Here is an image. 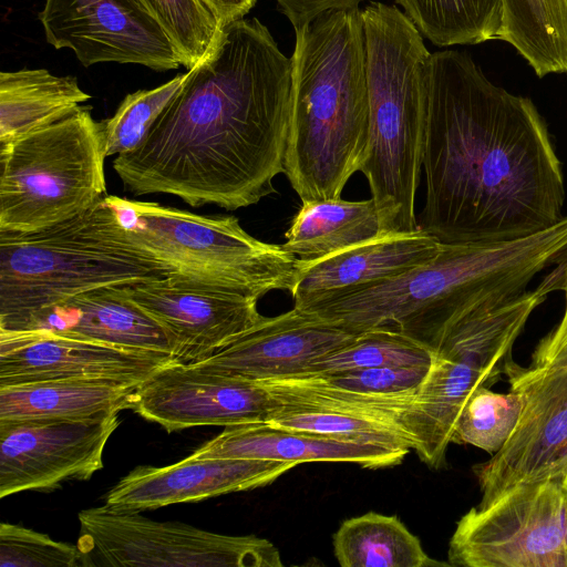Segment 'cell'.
Returning a JSON list of instances; mask_svg holds the SVG:
<instances>
[{
  "label": "cell",
  "instance_id": "obj_29",
  "mask_svg": "<svg viewBox=\"0 0 567 567\" xmlns=\"http://www.w3.org/2000/svg\"><path fill=\"white\" fill-rule=\"evenodd\" d=\"M395 3L435 45L499 40L503 0H395Z\"/></svg>",
  "mask_w": 567,
  "mask_h": 567
},
{
  "label": "cell",
  "instance_id": "obj_9",
  "mask_svg": "<svg viewBox=\"0 0 567 567\" xmlns=\"http://www.w3.org/2000/svg\"><path fill=\"white\" fill-rule=\"evenodd\" d=\"M78 546L87 566L282 567L279 549L255 535L218 534L109 505L81 511Z\"/></svg>",
  "mask_w": 567,
  "mask_h": 567
},
{
  "label": "cell",
  "instance_id": "obj_2",
  "mask_svg": "<svg viewBox=\"0 0 567 567\" xmlns=\"http://www.w3.org/2000/svg\"><path fill=\"white\" fill-rule=\"evenodd\" d=\"M417 226L442 244L526 237L558 223L565 184L533 101L457 50L431 54Z\"/></svg>",
  "mask_w": 567,
  "mask_h": 567
},
{
  "label": "cell",
  "instance_id": "obj_22",
  "mask_svg": "<svg viewBox=\"0 0 567 567\" xmlns=\"http://www.w3.org/2000/svg\"><path fill=\"white\" fill-rule=\"evenodd\" d=\"M497 382L488 372L433 351L429 370L402 416L413 451L433 470L445 464L457 419L472 393Z\"/></svg>",
  "mask_w": 567,
  "mask_h": 567
},
{
  "label": "cell",
  "instance_id": "obj_16",
  "mask_svg": "<svg viewBox=\"0 0 567 567\" xmlns=\"http://www.w3.org/2000/svg\"><path fill=\"white\" fill-rule=\"evenodd\" d=\"M173 357L61 336L0 331V388L61 379L142 383Z\"/></svg>",
  "mask_w": 567,
  "mask_h": 567
},
{
  "label": "cell",
  "instance_id": "obj_11",
  "mask_svg": "<svg viewBox=\"0 0 567 567\" xmlns=\"http://www.w3.org/2000/svg\"><path fill=\"white\" fill-rule=\"evenodd\" d=\"M523 398L516 427L488 461L473 466L485 505L503 491L547 478L567 468V364L520 367L506 373Z\"/></svg>",
  "mask_w": 567,
  "mask_h": 567
},
{
  "label": "cell",
  "instance_id": "obj_37",
  "mask_svg": "<svg viewBox=\"0 0 567 567\" xmlns=\"http://www.w3.org/2000/svg\"><path fill=\"white\" fill-rule=\"evenodd\" d=\"M280 11L299 29L331 10L359 7L361 0H276Z\"/></svg>",
  "mask_w": 567,
  "mask_h": 567
},
{
  "label": "cell",
  "instance_id": "obj_40",
  "mask_svg": "<svg viewBox=\"0 0 567 567\" xmlns=\"http://www.w3.org/2000/svg\"><path fill=\"white\" fill-rule=\"evenodd\" d=\"M561 480L564 481L565 484H567V468H566Z\"/></svg>",
  "mask_w": 567,
  "mask_h": 567
},
{
  "label": "cell",
  "instance_id": "obj_34",
  "mask_svg": "<svg viewBox=\"0 0 567 567\" xmlns=\"http://www.w3.org/2000/svg\"><path fill=\"white\" fill-rule=\"evenodd\" d=\"M190 70L213 49L220 24L200 0H141Z\"/></svg>",
  "mask_w": 567,
  "mask_h": 567
},
{
  "label": "cell",
  "instance_id": "obj_7",
  "mask_svg": "<svg viewBox=\"0 0 567 567\" xmlns=\"http://www.w3.org/2000/svg\"><path fill=\"white\" fill-rule=\"evenodd\" d=\"M0 146V230L51 227L106 192L102 126L89 106Z\"/></svg>",
  "mask_w": 567,
  "mask_h": 567
},
{
  "label": "cell",
  "instance_id": "obj_19",
  "mask_svg": "<svg viewBox=\"0 0 567 567\" xmlns=\"http://www.w3.org/2000/svg\"><path fill=\"white\" fill-rule=\"evenodd\" d=\"M440 244L421 229L388 233L323 259L297 260L293 307L307 309L402 275L432 259Z\"/></svg>",
  "mask_w": 567,
  "mask_h": 567
},
{
  "label": "cell",
  "instance_id": "obj_13",
  "mask_svg": "<svg viewBox=\"0 0 567 567\" xmlns=\"http://www.w3.org/2000/svg\"><path fill=\"white\" fill-rule=\"evenodd\" d=\"M39 19L55 49H70L84 66L102 62L155 71L183 65L173 42L141 0H45Z\"/></svg>",
  "mask_w": 567,
  "mask_h": 567
},
{
  "label": "cell",
  "instance_id": "obj_33",
  "mask_svg": "<svg viewBox=\"0 0 567 567\" xmlns=\"http://www.w3.org/2000/svg\"><path fill=\"white\" fill-rule=\"evenodd\" d=\"M522 410L523 398L517 391L498 393L481 386L465 403L452 443L470 444L493 455L512 435Z\"/></svg>",
  "mask_w": 567,
  "mask_h": 567
},
{
  "label": "cell",
  "instance_id": "obj_28",
  "mask_svg": "<svg viewBox=\"0 0 567 567\" xmlns=\"http://www.w3.org/2000/svg\"><path fill=\"white\" fill-rule=\"evenodd\" d=\"M499 40L539 78L567 73V0H503Z\"/></svg>",
  "mask_w": 567,
  "mask_h": 567
},
{
  "label": "cell",
  "instance_id": "obj_30",
  "mask_svg": "<svg viewBox=\"0 0 567 567\" xmlns=\"http://www.w3.org/2000/svg\"><path fill=\"white\" fill-rule=\"evenodd\" d=\"M265 422L350 442L413 450L411 439L398 427L354 411L277 401Z\"/></svg>",
  "mask_w": 567,
  "mask_h": 567
},
{
  "label": "cell",
  "instance_id": "obj_24",
  "mask_svg": "<svg viewBox=\"0 0 567 567\" xmlns=\"http://www.w3.org/2000/svg\"><path fill=\"white\" fill-rule=\"evenodd\" d=\"M141 383L61 379L0 388V421L90 419L134 408Z\"/></svg>",
  "mask_w": 567,
  "mask_h": 567
},
{
  "label": "cell",
  "instance_id": "obj_39",
  "mask_svg": "<svg viewBox=\"0 0 567 567\" xmlns=\"http://www.w3.org/2000/svg\"><path fill=\"white\" fill-rule=\"evenodd\" d=\"M536 288L546 297L554 291L567 293V258L554 266Z\"/></svg>",
  "mask_w": 567,
  "mask_h": 567
},
{
  "label": "cell",
  "instance_id": "obj_27",
  "mask_svg": "<svg viewBox=\"0 0 567 567\" xmlns=\"http://www.w3.org/2000/svg\"><path fill=\"white\" fill-rule=\"evenodd\" d=\"M332 540L341 567L451 566L430 557L421 540L395 515L369 512L346 519Z\"/></svg>",
  "mask_w": 567,
  "mask_h": 567
},
{
  "label": "cell",
  "instance_id": "obj_38",
  "mask_svg": "<svg viewBox=\"0 0 567 567\" xmlns=\"http://www.w3.org/2000/svg\"><path fill=\"white\" fill-rule=\"evenodd\" d=\"M220 27L244 19L257 0H200Z\"/></svg>",
  "mask_w": 567,
  "mask_h": 567
},
{
  "label": "cell",
  "instance_id": "obj_31",
  "mask_svg": "<svg viewBox=\"0 0 567 567\" xmlns=\"http://www.w3.org/2000/svg\"><path fill=\"white\" fill-rule=\"evenodd\" d=\"M433 350L388 327L358 334L352 341L312 362L307 373L337 372L379 367H429Z\"/></svg>",
  "mask_w": 567,
  "mask_h": 567
},
{
  "label": "cell",
  "instance_id": "obj_4",
  "mask_svg": "<svg viewBox=\"0 0 567 567\" xmlns=\"http://www.w3.org/2000/svg\"><path fill=\"white\" fill-rule=\"evenodd\" d=\"M295 33L284 174L301 203L340 198L369 147L361 9L324 12Z\"/></svg>",
  "mask_w": 567,
  "mask_h": 567
},
{
  "label": "cell",
  "instance_id": "obj_18",
  "mask_svg": "<svg viewBox=\"0 0 567 567\" xmlns=\"http://www.w3.org/2000/svg\"><path fill=\"white\" fill-rule=\"evenodd\" d=\"M296 463L246 458H193L133 468L105 495V504L140 512L264 487Z\"/></svg>",
  "mask_w": 567,
  "mask_h": 567
},
{
  "label": "cell",
  "instance_id": "obj_23",
  "mask_svg": "<svg viewBox=\"0 0 567 567\" xmlns=\"http://www.w3.org/2000/svg\"><path fill=\"white\" fill-rule=\"evenodd\" d=\"M545 299L536 288L503 302L472 309L444 328L433 351L482 369L498 381L515 363L514 343Z\"/></svg>",
  "mask_w": 567,
  "mask_h": 567
},
{
  "label": "cell",
  "instance_id": "obj_6",
  "mask_svg": "<svg viewBox=\"0 0 567 567\" xmlns=\"http://www.w3.org/2000/svg\"><path fill=\"white\" fill-rule=\"evenodd\" d=\"M172 271L128 236L105 196L84 213L41 230H0V331L24 330L83 292L159 279Z\"/></svg>",
  "mask_w": 567,
  "mask_h": 567
},
{
  "label": "cell",
  "instance_id": "obj_8",
  "mask_svg": "<svg viewBox=\"0 0 567 567\" xmlns=\"http://www.w3.org/2000/svg\"><path fill=\"white\" fill-rule=\"evenodd\" d=\"M128 236L174 272L239 289L258 300L292 291L297 258L249 235L234 216H203L154 202L106 195Z\"/></svg>",
  "mask_w": 567,
  "mask_h": 567
},
{
  "label": "cell",
  "instance_id": "obj_5",
  "mask_svg": "<svg viewBox=\"0 0 567 567\" xmlns=\"http://www.w3.org/2000/svg\"><path fill=\"white\" fill-rule=\"evenodd\" d=\"M370 106L365 176L382 229H419L415 197L423 167L431 52L394 6L361 9Z\"/></svg>",
  "mask_w": 567,
  "mask_h": 567
},
{
  "label": "cell",
  "instance_id": "obj_36",
  "mask_svg": "<svg viewBox=\"0 0 567 567\" xmlns=\"http://www.w3.org/2000/svg\"><path fill=\"white\" fill-rule=\"evenodd\" d=\"M0 567H87L78 545L11 524L0 525Z\"/></svg>",
  "mask_w": 567,
  "mask_h": 567
},
{
  "label": "cell",
  "instance_id": "obj_21",
  "mask_svg": "<svg viewBox=\"0 0 567 567\" xmlns=\"http://www.w3.org/2000/svg\"><path fill=\"white\" fill-rule=\"evenodd\" d=\"M31 329L173 358L175 353L172 337L130 298L126 286L78 295L43 313L24 330Z\"/></svg>",
  "mask_w": 567,
  "mask_h": 567
},
{
  "label": "cell",
  "instance_id": "obj_25",
  "mask_svg": "<svg viewBox=\"0 0 567 567\" xmlns=\"http://www.w3.org/2000/svg\"><path fill=\"white\" fill-rule=\"evenodd\" d=\"M385 234L374 199L302 203L285 233L282 247L298 260L327 258Z\"/></svg>",
  "mask_w": 567,
  "mask_h": 567
},
{
  "label": "cell",
  "instance_id": "obj_35",
  "mask_svg": "<svg viewBox=\"0 0 567 567\" xmlns=\"http://www.w3.org/2000/svg\"><path fill=\"white\" fill-rule=\"evenodd\" d=\"M186 73L150 90L127 94L117 110L101 122L106 157L135 150L185 81Z\"/></svg>",
  "mask_w": 567,
  "mask_h": 567
},
{
  "label": "cell",
  "instance_id": "obj_12",
  "mask_svg": "<svg viewBox=\"0 0 567 567\" xmlns=\"http://www.w3.org/2000/svg\"><path fill=\"white\" fill-rule=\"evenodd\" d=\"M120 422L117 412L0 421V497L90 480L102 470L104 449Z\"/></svg>",
  "mask_w": 567,
  "mask_h": 567
},
{
  "label": "cell",
  "instance_id": "obj_17",
  "mask_svg": "<svg viewBox=\"0 0 567 567\" xmlns=\"http://www.w3.org/2000/svg\"><path fill=\"white\" fill-rule=\"evenodd\" d=\"M357 336L293 307L264 317L209 358L189 364L256 382L289 378L307 373L313 361Z\"/></svg>",
  "mask_w": 567,
  "mask_h": 567
},
{
  "label": "cell",
  "instance_id": "obj_14",
  "mask_svg": "<svg viewBox=\"0 0 567 567\" xmlns=\"http://www.w3.org/2000/svg\"><path fill=\"white\" fill-rule=\"evenodd\" d=\"M130 298L172 337L177 363L205 360L260 322L258 299L234 287L172 271L126 286Z\"/></svg>",
  "mask_w": 567,
  "mask_h": 567
},
{
  "label": "cell",
  "instance_id": "obj_20",
  "mask_svg": "<svg viewBox=\"0 0 567 567\" xmlns=\"http://www.w3.org/2000/svg\"><path fill=\"white\" fill-rule=\"evenodd\" d=\"M410 451L287 430L266 422L225 427L193 458H246L300 463H351L378 470L399 465Z\"/></svg>",
  "mask_w": 567,
  "mask_h": 567
},
{
  "label": "cell",
  "instance_id": "obj_15",
  "mask_svg": "<svg viewBox=\"0 0 567 567\" xmlns=\"http://www.w3.org/2000/svg\"><path fill=\"white\" fill-rule=\"evenodd\" d=\"M276 404L256 381L173 362L138 385L133 410L172 433L265 422Z\"/></svg>",
  "mask_w": 567,
  "mask_h": 567
},
{
  "label": "cell",
  "instance_id": "obj_3",
  "mask_svg": "<svg viewBox=\"0 0 567 567\" xmlns=\"http://www.w3.org/2000/svg\"><path fill=\"white\" fill-rule=\"evenodd\" d=\"M567 257V226L495 243L440 244L429 261L308 311L354 334L388 327L433 350L444 328L481 306L523 295Z\"/></svg>",
  "mask_w": 567,
  "mask_h": 567
},
{
  "label": "cell",
  "instance_id": "obj_1",
  "mask_svg": "<svg viewBox=\"0 0 567 567\" xmlns=\"http://www.w3.org/2000/svg\"><path fill=\"white\" fill-rule=\"evenodd\" d=\"M292 64L258 19L221 27L144 141L113 169L135 196L236 210L276 193L285 169Z\"/></svg>",
  "mask_w": 567,
  "mask_h": 567
},
{
  "label": "cell",
  "instance_id": "obj_32",
  "mask_svg": "<svg viewBox=\"0 0 567 567\" xmlns=\"http://www.w3.org/2000/svg\"><path fill=\"white\" fill-rule=\"evenodd\" d=\"M429 367H379L308 373L261 382L364 399H392L414 394Z\"/></svg>",
  "mask_w": 567,
  "mask_h": 567
},
{
  "label": "cell",
  "instance_id": "obj_10",
  "mask_svg": "<svg viewBox=\"0 0 567 567\" xmlns=\"http://www.w3.org/2000/svg\"><path fill=\"white\" fill-rule=\"evenodd\" d=\"M451 566L567 567V484H519L477 505L456 523Z\"/></svg>",
  "mask_w": 567,
  "mask_h": 567
},
{
  "label": "cell",
  "instance_id": "obj_26",
  "mask_svg": "<svg viewBox=\"0 0 567 567\" xmlns=\"http://www.w3.org/2000/svg\"><path fill=\"white\" fill-rule=\"evenodd\" d=\"M91 99L74 76L45 69L0 73V145L54 124Z\"/></svg>",
  "mask_w": 567,
  "mask_h": 567
}]
</instances>
